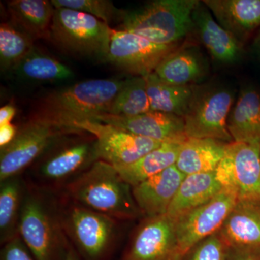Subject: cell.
I'll list each match as a JSON object with an SVG mask.
<instances>
[{
  "label": "cell",
  "mask_w": 260,
  "mask_h": 260,
  "mask_svg": "<svg viewBox=\"0 0 260 260\" xmlns=\"http://www.w3.org/2000/svg\"><path fill=\"white\" fill-rule=\"evenodd\" d=\"M125 80H85L48 93L38 104L35 115L66 126L73 121L108 114Z\"/></svg>",
  "instance_id": "obj_1"
},
{
  "label": "cell",
  "mask_w": 260,
  "mask_h": 260,
  "mask_svg": "<svg viewBox=\"0 0 260 260\" xmlns=\"http://www.w3.org/2000/svg\"><path fill=\"white\" fill-rule=\"evenodd\" d=\"M73 199L84 208L113 218H136L140 213L133 187L114 166L98 160L68 185Z\"/></svg>",
  "instance_id": "obj_2"
},
{
  "label": "cell",
  "mask_w": 260,
  "mask_h": 260,
  "mask_svg": "<svg viewBox=\"0 0 260 260\" xmlns=\"http://www.w3.org/2000/svg\"><path fill=\"white\" fill-rule=\"evenodd\" d=\"M198 0H157L143 8L123 11L116 30L137 34L150 42L174 45L194 28L192 13Z\"/></svg>",
  "instance_id": "obj_3"
},
{
  "label": "cell",
  "mask_w": 260,
  "mask_h": 260,
  "mask_svg": "<svg viewBox=\"0 0 260 260\" xmlns=\"http://www.w3.org/2000/svg\"><path fill=\"white\" fill-rule=\"evenodd\" d=\"M114 29L83 12L55 8L49 39L66 52L105 60Z\"/></svg>",
  "instance_id": "obj_4"
},
{
  "label": "cell",
  "mask_w": 260,
  "mask_h": 260,
  "mask_svg": "<svg viewBox=\"0 0 260 260\" xmlns=\"http://www.w3.org/2000/svg\"><path fill=\"white\" fill-rule=\"evenodd\" d=\"M46 118L34 116L20 129L11 143L0 151V181L16 177L49 150L64 135L78 133Z\"/></svg>",
  "instance_id": "obj_5"
},
{
  "label": "cell",
  "mask_w": 260,
  "mask_h": 260,
  "mask_svg": "<svg viewBox=\"0 0 260 260\" xmlns=\"http://www.w3.org/2000/svg\"><path fill=\"white\" fill-rule=\"evenodd\" d=\"M234 103V95L223 88H194V95L185 115L188 138H208L230 143L228 119Z\"/></svg>",
  "instance_id": "obj_6"
},
{
  "label": "cell",
  "mask_w": 260,
  "mask_h": 260,
  "mask_svg": "<svg viewBox=\"0 0 260 260\" xmlns=\"http://www.w3.org/2000/svg\"><path fill=\"white\" fill-rule=\"evenodd\" d=\"M215 177L238 201L260 202V143H228Z\"/></svg>",
  "instance_id": "obj_7"
},
{
  "label": "cell",
  "mask_w": 260,
  "mask_h": 260,
  "mask_svg": "<svg viewBox=\"0 0 260 260\" xmlns=\"http://www.w3.org/2000/svg\"><path fill=\"white\" fill-rule=\"evenodd\" d=\"M67 127L93 135L99 160L115 168L125 167L137 161L162 143L90 119L73 121Z\"/></svg>",
  "instance_id": "obj_8"
},
{
  "label": "cell",
  "mask_w": 260,
  "mask_h": 260,
  "mask_svg": "<svg viewBox=\"0 0 260 260\" xmlns=\"http://www.w3.org/2000/svg\"><path fill=\"white\" fill-rule=\"evenodd\" d=\"M237 202L234 191L223 188L209 201L175 220L181 258L193 246L220 230Z\"/></svg>",
  "instance_id": "obj_9"
},
{
  "label": "cell",
  "mask_w": 260,
  "mask_h": 260,
  "mask_svg": "<svg viewBox=\"0 0 260 260\" xmlns=\"http://www.w3.org/2000/svg\"><path fill=\"white\" fill-rule=\"evenodd\" d=\"M178 48L179 44L162 45L133 32L114 29L105 61L135 76L146 77Z\"/></svg>",
  "instance_id": "obj_10"
},
{
  "label": "cell",
  "mask_w": 260,
  "mask_h": 260,
  "mask_svg": "<svg viewBox=\"0 0 260 260\" xmlns=\"http://www.w3.org/2000/svg\"><path fill=\"white\" fill-rule=\"evenodd\" d=\"M19 235L37 260H51L63 241L55 215L36 195L23 198L19 221Z\"/></svg>",
  "instance_id": "obj_11"
},
{
  "label": "cell",
  "mask_w": 260,
  "mask_h": 260,
  "mask_svg": "<svg viewBox=\"0 0 260 260\" xmlns=\"http://www.w3.org/2000/svg\"><path fill=\"white\" fill-rule=\"evenodd\" d=\"M176 220L167 215L148 218L138 231L126 260H181Z\"/></svg>",
  "instance_id": "obj_12"
},
{
  "label": "cell",
  "mask_w": 260,
  "mask_h": 260,
  "mask_svg": "<svg viewBox=\"0 0 260 260\" xmlns=\"http://www.w3.org/2000/svg\"><path fill=\"white\" fill-rule=\"evenodd\" d=\"M90 120L109 124L128 133L161 143H183L187 138L184 119L167 113L152 111L131 116L104 114L95 116Z\"/></svg>",
  "instance_id": "obj_13"
},
{
  "label": "cell",
  "mask_w": 260,
  "mask_h": 260,
  "mask_svg": "<svg viewBox=\"0 0 260 260\" xmlns=\"http://www.w3.org/2000/svg\"><path fill=\"white\" fill-rule=\"evenodd\" d=\"M68 223L75 242L90 258L102 255L115 232L114 218L83 206L70 210Z\"/></svg>",
  "instance_id": "obj_14"
},
{
  "label": "cell",
  "mask_w": 260,
  "mask_h": 260,
  "mask_svg": "<svg viewBox=\"0 0 260 260\" xmlns=\"http://www.w3.org/2000/svg\"><path fill=\"white\" fill-rule=\"evenodd\" d=\"M185 177L174 165L133 187V197L140 213L148 218L167 215Z\"/></svg>",
  "instance_id": "obj_15"
},
{
  "label": "cell",
  "mask_w": 260,
  "mask_h": 260,
  "mask_svg": "<svg viewBox=\"0 0 260 260\" xmlns=\"http://www.w3.org/2000/svg\"><path fill=\"white\" fill-rule=\"evenodd\" d=\"M99 160L96 143L83 141L73 143L56 150L39 167L43 179L58 182L77 177Z\"/></svg>",
  "instance_id": "obj_16"
},
{
  "label": "cell",
  "mask_w": 260,
  "mask_h": 260,
  "mask_svg": "<svg viewBox=\"0 0 260 260\" xmlns=\"http://www.w3.org/2000/svg\"><path fill=\"white\" fill-rule=\"evenodd\" d=\"M192 20L200 41L215 61L230 64L240 59L242 43L216 21L203 3L197 5Z\"/></svg>",
  "instance_id": "obj_17"
},
{
  "label": "cell",
  "mask_w": 260,
  "mask_h": 260,
  "mask_svg": "<svg viewBox=\"0 0 260 260\" xmlns=\"http://www.w3.org/2000/svg\"><path fill=\"white\" fill-rule=\"evenodd\" d=\"M224 29L242 43L260 26V0H204Z\"/></svg>",
  "instance_id": "obj_18"
},
{
  "label": "cell",
  "mask_w": 260,
  "mask_h": 260,
  "mask_svg": "<svg viewBox=\"0 0 260 260\" xmlns=\"http://www.w3.org/2000/svg\"><path fill=\"white\" fill-rule=\"evenodd\" d=\"M218 233L229 246L260 249V202L238 201Z\"/></svg>",
  "instance_id": "obj_19"
},
{
  "label": "cell",
  "mask_w": 260,
  "mask_h": 260,
  "mask_svg": "<svg viewBox=\"0 0 260 260\" xmlns=\"http://www.w3.org/2000/svg\"><path fill=\"white\" fill-rule=\"evenodd\" d=\"M206 62L198 49L178 48L158 64L154 73L162 81L174 85H191L206 74Z\"/></svg>",
  "instance_id": "obj_20"
},
{
  "label": "cell",
  "mask_w": 260,
  "mask_h": 260,
  "mask_svg": "<svg viewBox=\"0 0 260 260\" xmlns=\"http://www.w3.org/2000/svg\"><path fill=\"white\" fill-rule=\"evenodd\" d=\"M228 143L208 138H186L181 144L176 167L184 175L215 172Z\"/></svg>",
  "instance_id": "obj_21"
},
{
  "label": "cell",
  "mask_w": 260,
  "mask_h": 260,
  "mask_svg": "<svg viewBox=\"0 0 260 260\" xmlns=\"http://www.w3.org/2000/svg\"><path fill=\"white\" fill-rule=\"evenodd\" d=\"M222 189L223 186L217 180L215 172L186 176L167 215L177 220L181 215L209 201Z\"/></svg>",
  "instance_id": "obj_22"
},
{
  "label": "cell",
  "mask_w": 260,
  "mask_h": 260,
  "mask_svg": "<svg viewBox=\"0 0 260 260\" xmlns=\"http://www.w3.org/2000/svg\"><path fill=\"white\" fill-rule=\"evenodd\" d=\"M228 129L233 141L260 143V94L245 89L232 107Z\"/></svg>",
  "instance_id": "obj_23"
},
{
  "label": "cell",
  "mask_w": 260,
  "mask_h": 260,
  "mask_svg": "<svg viewBox=\"0 0 260 260\" xmlns=\"http://www.w3.org/2000/svg\"><path fill=\"white\" fill-rule=\"evenodd\" d=\"M11 23L32 39L49 38L55 8L46 0H13L8 3Z\"/></svg>",
  "instance_id": "obj_24"
},
{
  "label": "cell",
  "mask_w": 260,
  "mask_h": 260,
  "mask_svg": "<svg viewBox=\"0 0 260 260\" xmlns=\"http://www.w3.org/2000/svg\"><path fill=\"white\" fill-rule=\"evenodd\" d=\"M183 143H162L158 148L145 154L137 161L125 167L116 168V170L128 184L134 187L149 178L175 165Z\"/></svg>",
  "instance_id": "obj_25"
},
{
  "label": "cell",
  "mask_w": 260,
  "mask_h": 260,
  "mask_svg": "<svg viewBox=\"0 0 260 260\" xmlns=\"http://www.w3.org/2000/svg\"><path fill=\"white\" fill-rule=\"evenodd\" d=\"M145 78L152 111L184 117L194 95V87L165 83L155 73Z\"/></svg>",
  "instance_id": "obj_26"
},
{
  "label": "cell",
  "mask_w": 260,
  "mask_h": 260,
  "mask_svg": "<svg viewBox=\"0 0 260 260\" xmlns=\"http://www.w3.org/2000/svg\"><path fill=\"white\" fill-rule=\"evenodd\" d=\"M20 78L37 81H61L74 76L73 70L34 47L13 70Z\"/></svg>",
  "instance_id": "obj_27"
},
{
  "label": "cell",
  "mask_w": 260,
  "mask_h": 260,
  "mask_svg": "<svg viewBox=\"0 0 260 260\" xmlns=\"http://www.w3.org/2000/svg\"><path fill=\"white\" fill-rule=\"evenodd\" d=\"M20 181L16 177L2 181L0 187V237L9 242L19 235V221L23 199Z\"/></svg>",
  "instance_id": "obj_28"
},
{
  "label": "cell",
  "mask_w": 260,
  "mask_h": 260,
  "mask_svg": "<svg viewBox=\"0 0 260 260\" xmlns=\"http://www.w3.org/2000/svg\"><path fill=\"white\" fill-rule=\"evenodd\" d=\"M152 112L147 93L145 77L135 76L125 80L108 114L131 116Z\"/></svg>",
  "instance_id": "obj_29"
},
{
  "label": "cell",
  "mask_w": 260,
  "mask_h": 260,
  "mask_svg": "<svg viewBox=\"0 0 260 260\" xmlns=\"http://www.w3.org/2000/svg\"><path fill=\"white\" fill-rule=\"evenodd\" d=\"M34 39L12 23L0 25V67L3 72L14 69L32 50Z\"/></svg>",
  "instance_id": "obj_30"
},
{
  "label": "cell",
  "mask_w": 260,
  "mask_h": 260,
  "mask_svg": "<svg viewBox=\"0 0 260 260\" xmlns=\"http://www.w3.org/2000/svg\"><path fill=\"white\" fill-rule=\"evenodd\" d=\"M55 8H68L83 12L99 18L109 25L114 20L119 19L122 12L107 0H52Z\"/></svg>",
  "instance_id": "obj_31"
},
{
  "label": "cell",
  "mask_w": 260,
  "mask_h": 260,
  "mask_svg": "<svg viewBox=\"0 0 260 260\" xmlns=\"http://www.w3.org/2000/svg\"><path fill=\"white\" fill-rule=\"evenodd\" d=\"M228 247L218 232L193 246L181 260H225Z\"/></svg>",
  "instance_id": "obj_32"
},
{
  "label": "cell",
  "mask_w": 260,
  "mask_h": 260,
  "mask_svg": "<svg viewBox=\"0 0 260 260\" xmlns=\"http://www.w3.org/2000/svg\"><path fill=\"white\" fill-rule=\"evenodd\" d=\"M27 246L20 236L6 242L3 251V260H34Z\"/></svg>",
  "instance_id": "obj_33"
},
{
  "label": "cell",
  "mask_w": 260,
  "mask_h": 260,
  "mask_svg": "<svg viewBox=\"0 0 260 260\" xmlns=\"http://www.w3.org/2000/svg\"><path fill=\"white\" fill-rule=\"evenodd\" d=\"M225 260H260V249L229 246Z\"/></svg>",
  "instance_id": "obj_34"
},
{
  "label": "cell",
  "mask_w": 260,
  "mask_h": 260,
  "mask_svg": "<svg viewBox=\"0 0 260 260\" xmlns=\"http://www.w3.org/2000/svg\"><path fill=\"white\" fill-rule=\"evenodd\" d=\"M18 129L14 124H4L0 126V147L1 148H5L7 145L11 143L16 137Z\"/></svg>",
  "instance_id": "obj_35"
},
{
  "label": "cell",
  "mask_w": 260,
  "mask_h": 260,
  "mask_svg": "<svg viewBox=\"0 0 260 260\" xmlns=\"http://www.w3.org/2000/svg\"><path fill=\"white\" fill-rule=\"evenodd\" d=\"M16 114V108L12 104H8L0 109V126L11 123Z\"/></svg>",
  "instance_id": "obj_36"
},
{
  "label": "cell",
  "mask_w": 260,
  "mask_h": 260,
  "mask_svg": "<svg viewBox=\"0 0 260 260\" xmlns=\"http://www.w3.org/2000/svg\"><path fill=\"white\" fill-rule=\"evenodd\" d=\"M254 47H255L256 50L259 53L260 55V34L257 37H256L255 42H254Z\"/></svg>",
  "instance_id": "obj_37"
},
{
  "label": "cell",
  "mask_w": 260,
  "mask_h": 260,
  "mask_svg": "<svg viewBox=\"0 0 260 260\" xmlns=\"http://www.w3.org/2000/svg\"><path fill=\"white\" fill-rule=\"evenodd\" d=\"M64 260H77V259L74 254H73L72 251H70V252L67 254L66 256H65Z\"/></svg>",
  "instance_id": "obj_38"
}]
</instances>
